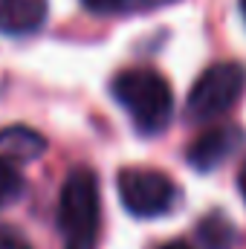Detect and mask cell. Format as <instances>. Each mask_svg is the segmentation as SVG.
Wrapping results in <instances>:
<instances>
[{"instance_id": "cell-12", "label": "cell", "mask_w": 246, "mask_h": 249, "mask_svg": "<svg viewBox=\"0 0 246 249\" xmlns=\"http://www.w3.org/2000/svg\"><path fill=\"white\" fill-rule=\"evenodd\" d=\"M165 3H174V0H136V12L139 9H157V6H165Z\"/></svg>"}, {"instance_id": "cell-15", "label": "cell", "mask_w": 246, "mask_h": 249, "mask_svg": "<svg viewBox=\"0 0 246 249\" xmlns=\"http://www.w3.org/2000/svg\"><path fill=\"white\" fill-rule=\"evenodd\" d=\"M241 15H244V20H246V0H241Z\"/></svg>"}, {"instance_id": "cell-5", "label": "cell", "mask_w": 246, "mask_h": 249, "mask_svg": "<svg viewBox=\"0 0 246 249\" xmlns=\"http://www.w3.org/2000/svg\"><path fill=\"white\" fill-rule=\"evenodd\" d=\"M244 145V130L238 124H217L206 133H200L188 151H185V160L191 168L197 171H214L220 168L238 148Z\"/></svg>"}, {"instance_id": "cell-10", "label": "cell", "mask_w": 246, "mask_h": 249, "mask_svg": "<svg viewBox=\"0 0 246 249\" xmlns=\"http://www.w3.org/2000/svg\"><path fill=\"white\" fill-rule=\"evenodd\" d=\"M90 12L99 15H119V12H136V0H81Z\"/></svg>"}, {"instance_id": "cell-1", "label": "cell", "mask_w": 246, "mask_h": 249, "mask_svg": "<svg viewBox=\"0 0 246 249\" xmlns=\"http://www.w3.org/2000/svg\"><path fill=\"white\" fill-rule=\"evenodd\" d=\"M110 90H113V99L133 119L139 133L154 136L168 127L171 113H174V93H171V84L157 70L151 67L122 70L113 78Z\"/></svg>"}, {"instance_id": "cell-13", "label": "cell", "mask_w": 246, "mask_h": 249, "mask_svg": "<svg viewBox=\"0 0 246 249\" xmlns=\"http://www.w3.org/2000/svg\"><path fill=\"white\" fill-rule=\"evenodd\" d=\"M238 188H241V194H244V200H246V160H244V165H241V171H238Z\"/></svg>"}, {"instance_id": "cell-9", "label": "cell", "mask_w": 246, "mask_h": 249, "mask_svg": "<svg viewBox=\"0 0 246 249\" xmlns=\"http://www.w3.org/2000/svg\"><path fill=\"white\" fill-rule=\"evenodd\" d=\"M23 177H20V171H18V165H12V162H6V160H0V209H6V206H12L20 194H23Z\"/></svg>"}, {"instance_id": "cell-8", "label": "cell", "mask_w": 246, "mask_h": 249, "mask_svg": "<svg viewBox=\"0 0 246 249\" xmlns=\"http://www.w3.org/2000/svg\"><path fill=\"white\" fill-rule=\"evenodd\" d=\"M197 238L206 249H232L238 232H235V223L223 212H209L197 223Z\"/></svg>"}, {"instance_id": "cell-11", "label": "cell", "mask_w": 246, "mask_h": 249, "mask_svg": "<svg viewBox=\"0 0 246 249\" xmlns=\"http://www.w3.org/2000/svg\"><path fill=\"white\" fill-rule=\"evenodd\" d=\"M0 249H35L18 229L12 226H0Z\"/></svg>"}, {"instance_id": "cell-2", "label": "cell", "mask_w": 246, "mask_h": 249, "mask_svg": "<svg viewBox=\"0 0 246 249\" xmlns=\"http://www.w3.org/2000/svg\"><path fill=\"white\" fill-rule=\"evenodd\" d=\"M99 180L90 168H72L58 197V229L64 249H93L99 241Z\"/></svg>"}, {"instance_id": "cell-14", "label": "cell", "mask_w": 246, "mask_h": 249, "mask_svg": "<svg viewBox=\"0 0 246 249\" xmlns=\"http://www.w3.org/2000/svg\"><path fill=\"white\" fill-rule=\"evenodd\" d=\"M159 249H191L185 241H171V244H165V247H159Z\"/></svg>"}, {"instance_id": "cell-3", "label": "cell", "mask_w": 246, "mask_h": 249, "mask_svg": "<svg viewBox=\"0 0 246 249\" xmlns=\"http://www.w3.org/2000/svg\"><path fill=\"white\" fill-rule=\"evenodd\" d=\"M246 90V70L235 61H223L209 67L188 93V113L197 122L223 116Z\"/></svg>"}, {"instance_id": "cell-6", "label": "cell", "mask_w": 246, "mask_h": 249, "mask_svg": "<svg viewBox=\"0 0 246 249\" xmlns=\"http://www.w3.org/2000/svg\"><path fill=\"white\" fill-rule=\"evenodd\" d=\"M47 20V0H0V32L29 35Z\"/></svg>"}, {"instance_id": "cell-7", "label": "cell", "mask_w": 246, "mask_h": 249, "mask_svg": "<svg viewBox=\"0 0 246 249\" xmlns=\"http://www.w3.org/2000/svg\"><path fill=\"white\" fill-rule=\"evenodd\" d=\"M44 151H47V139L26 124H12L0 130V160L12 165L35 162Z\"/></svg>"}, {"instance_id": "cell-4", "label": "cell", "mask_w": 246, "mask_h": 249, "mask_svg": "<svg viewBox=\"0 0 246 249\" xmlns=\"http://www.w3.org/2000/svg\"><path fill=\"white\" fill-rule=\"evenodd\" d=\"M116 188H119L124 209L136 217L171 214L180 200L174 180L154 168H122L116 174Z\"/></svg>"}]
</instances>
